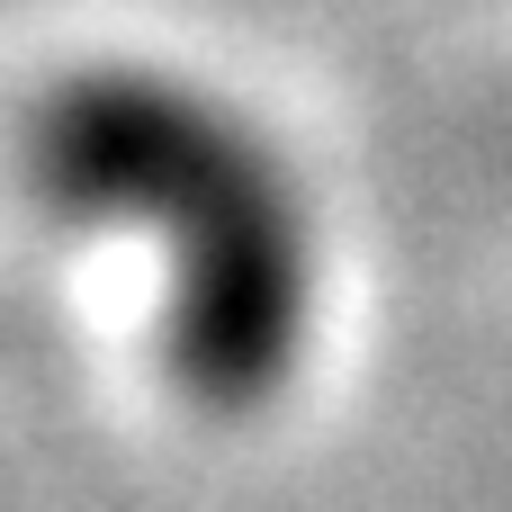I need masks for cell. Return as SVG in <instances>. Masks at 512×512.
Wrapping results in <instances>:
<instances>
[{
	"mask_svg": "<svg viewBox=\"0 0 512 512\" xmlns=\"http://www.w3.org/2000/svg\"><path fill=\"white\" fill-rule=\"evenodd\" d=\"M27 189L63 225L144 234L171 270L162 342L189 396L261 405L315 315V234L279 153L162 72H72L27 117Z\"/></svg>",
	"mask_w": 512,
	"mask_h": 512,
	"instance_id": "cell-1",
	"label": "cell"
}]
</instances>
